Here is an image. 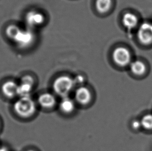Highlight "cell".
Wrapping results in <instances>:
<instances>
[{
  "instance_id": "6da1fadb",
  "label": "cell",
  "mask_w": 152,
  "mask_h": 151,
  "mask_svg": "<svg viewBox=\"0 0 152 151\" xmlns=\"http://www.w3.org/2000/svg\"><path fill=\"white\" fill-rule=\"evenodd\" d=\"M13 108L18 116L23 118L33 116L37 110L35 101L30 96L20 97L15 102Z\"/></svg>"
},
{
  "instance_id": "7a4b0ae2",
  "label": "cell",
  "mask_w": 152,
  "mask_h": 151,
  "mask_svg": "<svg viewBox=\"0 0 152 151\" xmlns=\"http://www.w3.org/2000/svg\"><path fill=\"white\" fill-rule=\"evenodd\" d=\"M75 85L74 78L69 76L61 75L56 78L52 87L55 93L62 98L69 96Z\"/></svg>"
},
{
  "instance_id": "3957f363",
  "label": "cell",
  "mask_w": 152,
  "mask_h": 151,
  "mask_svg": "<svg viewBox=\"0 0 152 151\" xmlns=\"http://www.w3.org/2000/svg\"><path fill=\"white\" fill-rule=\"evenodd\" d=\"M35 39V34L31 29L20 28L12 41L20 48H26L33 44Z\"/></svg>"
},
{
  "instance_id": "277c9868",
  "label": "cell",
  "mask_w": 152,
  "mask_h": 151,
  "mask_svg": "<svg viewBox=\"0 0 152 151\" xmlns=\"http://www.w3.org/2000/svg\"><path fill=\"white\" fill-rule=\"evenodd\" d=\"M113 61L119 67L124 68L131 63L132 55L129 50L124 47H118L113 50Z\"/></svg>"
},
{
  "instance_id": "5b68a950",
  "label": "cell",
  "mask_w": 152,
  "mask_h": 151,
  "mask_svg": "<svg viewBox=\"0 0 152 151\" xmlns=\"http://www.w3.org/2000/svg\"><path fill=\"white\" fill-rule=\"evenodd\" d=\"M74 97V100L76 103L85 106L91 102L93 95L88 88L85 86H80L75 90Z\"/></svg>"
},
{
  "instance_id": "8992f818",
  "label": "cell",
  "mask_w": 152,
  "mask_h": 151,
  "mask_svg": "<svg viewBox=\"0 0 152 151\" xmlns=\"http://www.w3.org/2000/svg\"><path fill=\"white\" fill-rule=\"evenodd\" d=\"M25 21L29 29H31V28L39 27L43 24L45 21V17L40 12L30 10L26 15Z\"/></svg>"
},
{
  "instance_id": "52a82bcc",
  "label": "cell",
  "mask_w": 152,
  "mask_h": 151,
  "mask_svg": "<svg viewBox=\"0 0 152 151\" xmlns=\"http://www.w3.org/2000/svg\"><path fill=\"white\" fill-rule=\"evenodd\" d=\"M138 37L141 43L145 45L152 43V24L144 23L140 25L138 31Z\"/></svg>"
},
{
  "instance_id": "ba28073f",
  "label": "cell",
  "mask_w": 152,
  "mask_h": 151,
  "mask_svg": "<svg viewBox=\"0 0 152 151\" xmlns=\"http://www.w3.org/2000/svg\"><path fill=\"white\" fill-rule=\"evenodd\" d=\"M34 86V80L31 76H23L21 80V83L18 85V95L20 97L30 96Z\"/></svg>"
},
{
  "instance_id": "9c48e42d",
  "label": "cell",
  "mask_w": 152,
  "mask_h": 151,
  "mask_svg": "<svg viewBox=\"0 0 152 151\" xmlns=\"http://www.w3.org/2000/svg\"><path fill=\"white\" fill-rule=\"evenodd\" d=\"M38 104L42 108L46 110L53 109L57 104V98L55 95L50 93L45 92L39 95L37 99Z\"/></svg>"
},
{
  "instance_id": "30bf717a",
  "label": "cell",
  "mask_w": 152,
  "mask_h": 151,
  "mask_svg": "<svg viewBox=\"0 0 152 151\" xmlns=\"http://www.w3.org/2000/svg\"><path fill=\"white\" fill-rule=\"evenodd\" d=\"M18 85L12 80H7L2 84L1 91L7 98H13L18 95Z\"/></svg>"
},
{
  "instance_id": "8fae6325",
  "label": "cell",
  "mask_w": 152,
  "mask_h": 151,
  "mask_svg": "<svg viewBox=\"0 0 152 151\" xmlns=\"http://www.w3.org/2000/svg\"><path fill=\"white\" fill-rule=\"evenodd\" d=\"M76 102L73 99L69 96L62 97L59 104L60 110L62 113L66 114H70L73 113L76 109Z\"/></svg>"
},
{
  "instance_id": "7c38bea8",
  "label": "cell",
  "mask_w": 152,
  "mask_h": 151,
  "mask_svg": "<svg viewBox=\"0 0 152 151\" xmlns=\"http://www.w3.org/2000/svg\"><path fill=\"white\" fill-rule=\"evenodd\" d=\"M122 23L125 27L128 29H134L138 25V17L133 13L127 12L123 16Z\"/></svg>"
},
{
  "instance_id": "4fadbf2b",
  "label": "cell",
  "mask_w": 152,
  "mask_h": 151,
  "mask_svg": "<svg viewBox=\"0 0 152 151\" xmlns=\"http://www.w3.org/2000/svg\"><path fill=\"white\" fill-rule=\"evenodd\" d=\"M113 5L112 0H96L95 6L98 12L105 14L111 10Z\"/></svg>"
},
{
  "instance_id": "5bb4252c",
  "label": "cell",
  "mask_w": 152,
  "mask_h": 151,
  "mask_svg": "<svg viewBox=\"0 0 152 151\" xmlns=\"http://www.w3.org/2000/svg\"><path fill=\"white\" fill-rule=\"evenodd\" d=\"M130 68L132 74L138 76L143 75L146 73V65L141 61L137 60L131 63Z\"/></svg>"
},
{
  "instance_id": "9a60e30c",
  "label": "cell",
  "mask_w": 152,
  "mask_h": 151,
  "mask_svg": "<svg viewBox=\"0 0 152 151\" xmlns=\"http://www.w3.org/2000/svg\"><path fill=\"white\" fill-rule=\"evenodd\" d=\"M141 126L146 130H152V114H146L140 121Z\"/></svg>"
},
{
  "instance_id": "2e32d148",
  "label": "cell",
  "mask_w": 152,
  "mask_h": 151,
  "mask_svg": "<svg viewBox=\"0 0 152 151\" xmlns=\"http://www.w3.org/2000/svg\"><path fill=\"white\" fill-rule=\"evenodd\" d=\"M20 29V28L16 25H10L6 28L5 34L8 38L12 41Z\"/></svg>"
},
{
  "instance_id": "e0dca14e",
  "label": "cell",
  "mask_w": 152,
  "mask_h": 151,
  "mask_svg": "<svg viewBox=\"0 0 152 151\" xmlns=\"http://www.w3.org/2000/svg\"><path fill=\"white\" fill-rule=\"evenodd\" d=\"M132 126L135 129H138L141 126V122L138 121H134V122L132 123Z\"/></svg>"
},
{
  "instance_id": "ac0fdd59",
  "label": "cell",
  "mask_w": 152,
  "mask_h": 151,
  "mask_svg": "<svg viewBox=\"0 0 152 151\" xmlns=\"http://www.w3.org/2000/svg\"><path fill=\"white\" fill-rule=\"evenodd\" d=\"M74 80H75V82L76 85L77 83H80L83 82L84 81V78L82 76H78L76 77L75 79H74Z\"/></svg>"
},
{
  "instance_id": "d6986e66",
  "label": "cell",
  "mask_w": 152,
  "mask_h": 151,
  "mask_svg": "<svg viewBox=\"0 0 152 151\" xmlns=\"http://www.w3.org/2000/svg\"><path fill=\"white\" fill-rule=\"evenodd\" d=\"M0 151H7L5 147H1L0 148Z\"/></svg>"
},
{
  "instance_id": "ffe728a7",
  "label": "cell",
  "mask_w": 152,
  "mask_h": 151,
  "mask_svg": "<svg viewBox=\"0 0 152 151\" xmlns=\"http://www.w3.org/2000/svg\"><path fill=\"white\" fill-rule=\"evenodd\" d=\"M34 151V150H28V151Z\"/></svg>"
}]
</instances>
